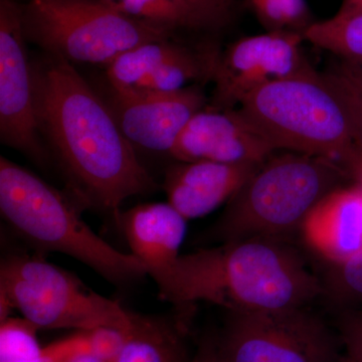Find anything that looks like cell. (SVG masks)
Listing matches in <instances>:
<instances>
[{
  "label": "cell",
  "mask_w": 362,
  "mask_h": 362,
  "mask_svg": "<svg viewBox=\"0 0 362 362\" xmlns=\"http://www.w3.org/2000/svg\"><path fill=\"white\" fill-rule=\"evenodd\" d=\"M35 112L78 206L109 214L119 225L121 206L151 194L156 183L126 139L104 98L73 64L52 54L33 62Z\"/></svg>",
  "instance_id": "6da1fadb"
},
{
  "label": "cell",
  "mask_w": 362,
  "mask_h": 362,
  "mask_svg": "<svg viewBox=\"0 0 362 362\" xmlns=\"http://www.w3.org/2000/svg\"><path fill=\"white\" fill-rule=\"evenodd\" d=\"M157 287L161 299L178 309L209 302L226 312L307 307L323 293L301 255L284 240L268 238L180 255Z\"/></svg>",
  "instance_id": "7a4b0ae2"
},
{
  "label": "cell",
  "mask_w": 362,
  "mask_h": 362,
  "mask_svg": "<svg viewBox=\"0 0 362 362\" xmlns=\"http://www.w3.org/2000/svg\"><path fill=\"white\" fill-rule=\"evenodd\" d=\"M240 114L275 151L335 162L351 175L362 149L341 98L314 69L252 90Z\"/></svg>",
  "instance_id": "3957f363"
},
{
  "label": "cell",
  "mask_w": 362,
  "mask_h": 362,
  "mask_svg": "<svg viewBox=\"0 0 362 362\" xmlns=\"http://www.w3.org/2000/svg\"><path fill=\"white\" fill-rule=\"evenodd\" d=\"M0 213L30 246L78 259L112 284L125 287L147 275L134 255L112 247L83 221L76 202L4 156L0 157Z\"/></svg>",
  "instance_id": "277c9868"
},
{
  "label": "cell",
  "mask_w": 362,
  "mask_h": 362,
  "mask_svg": "<svg viewBox=\"0 0 362 362\" xmlns=\"http://www.w3.org/2000/svg\"><path fill=\"white\" fill-rule=\"evenodd\" d=\"M349 173L335 162L284 151L273 154L230 201L209 235L223 243L285 240L326 194L342 187Z\"/></svg>",
  "instance_id": "5b68a950"
},
{
  "label": "cell",
  "mask_w": 362,
  "mask_h": 362,
  "mask_svg": "<svg viewBox=\"0 0 362 362\" xmlns=\"http://www.w3.org/2000/svg\"><path fill=\"white\" fill-rule=\"evenodd\" d=\"M0 321L16 309L37 329L128 332L132 313L76 276L39 257L7 255L0 263Z\"/></svg>",
  "instance_id": "8992f818"
},
{
  "label": "cell",
  "mask_w": 362,
  "mask_h": 362,
  "mask_svg": "<svg viewBox=\"0 0 362 362\" xmlns=\"http://www.w3.org/2000/svg\"><path fill=\"white\" fill-rule=\"evenodd\" d=\"M21 6L26 40L73 65L107 68L124 52L173 35L117 13L100 0H28Z\"/></svg>",
  "instance_id": "52a82bcc"
},
{
  "label": "cell",
  "mask_w": 362,
  "mask_h": 362,
  "mask_svg": "<svg viewBox=\"0 0 362 362\" xmlns=\"http://www.w3.org/2000/svg\"><path fill=\"white\" fill-rule=\"evenodd\" d=\"M226 313L221 362H341L338 338L307 307Z\"/></svg>",
  "instance_id": "ba28073f"
},
{
  "label": "cell",
  "mask_w": 362,
  "mask_h": 362,
  "mask_svg": "<svg viewBox=\"0 0 362 362\" xmlns=\"http://www.w3.org/2000/svg\"><path fill=\"white\" fill-rule=\"evenodd\" d=\"M26 42L21 4L0 0V140L47 168L49 154L40 139Z\"/></svg>",
  "instance_id": "9c48e42d"
},
{
  "label": "cell",
  "mask_w": 362,
  "mask_h": 362,
  "mask_svg": "<svg viewBox=\"0 0 362 362\" xmlns=\"http://www.w3.org/2000/svg\"><path fill=\"white\" fill-rule=\"evenodd\" d=\"M302 33L276 30L244 37L218 57L211 108L230 110L262 86L311 70Z\"/></svg>",
  "instance_id": "30bf717a"
},
{
  "label": "cell",
  "mask_w": 362,
  "mask_h": 362,
  "mask_svg": "<svg viewBox=\"0 0 362 362\" xmlns=\"http://www.w3.org/2000/svg\"><path fill=\"white\" fill-rule=\"evenodd\" d=\"M108 96L104 100L135 150L168 156L190 119L206 108V97L197 87L170 93L109 90Z\"/></svg>",
  "instance_id": "8fae6325"
},
{
  "label": "cell",
  "mask_w": 362,
  "mask_h": 362,
  "mask_svg": "<svg viewBox=\"0 0 362 362\" xmlns=\"http://www.w3.org/2000/svg\"><path fill=\"white\" fill-rule=\"evenodd\" d=\"M275 152L238 109L206 107L190 119L170 156L178 162L259 165Z\"/></svg>",
  "instance_id": "7c38bea8"
},
{
  "label": "cell",
  "mask_w": 362,
  "mask_h": 362,
  "mask_svg": "<svg viewBox=\"0 0 362 362\" xmlns=\"http://www.w3.org/2000/svg\"><path fill=\"white\" fill-rule=\"evenodd\" d=\"M259 165L177 161L166 170L163 189L168 204L194 220L230 201Z\"/></svg>",
  "instance_id": "4fadbf2b"
},
{
  "label": "cell",
  "mask_w": 362,
  "mask_h": 362,
  "mask_svg": "<svg viewBox=\"0 0 362 362\" xmlns=\"http://www.w3.org/2000/svg\"><path fill=\"white\" fill-rule=\"evenodd\" d=\"M312 252L331 264L362 251V187H340L321 199L300 228Z\"/></svg>",
  "instance_id": "5bb4252c"
},
{
  "label": "cell",
  "mask_w": 362,
  "mask_h": 362,
  "mask_svg": "<svg viewBox=\"0 0 362 362\" xmlns=\"http://www.w3.org/2000/svg\"><path fill=\"white\" fill-rule=\"evenodd\" d=\"M187 221L168 202L138 204L120 214L118 226L131 254L141 262L156 285L180 258Z\"/></svg>",
  "instance_id": "9a60e30c"
},
{
  "label": "cell",
  "mask_w": 362,
  "mask_h": 362,
  "mask_svg": "<svg viewBox=\"0 0 362 362\" xmlns=\"http://www.w3.org/2000/svg\"><path fill=\"white\" fill-rule=\"evenodd\" d=\"M176 310L170 317L132 313V326L115 362H192L187 345L192 313Z\"/></svg>",
  "instance_id": "2e32d148"
},
{
  "label": "cell",
  "mask_w": 362,
  "mask_h": 362,
  "mask_svg": "<svg viewBox=\"0 0 362 362\" xmlns=\"http://www.w3.org/2000/svg\"><path fill=\"white\" fill-rule=\"evenodd\" d=\"M302 35L306 42L362 71V7H341L332 18L313 21Z\"/></svg>",
  "instance_id": "e0dca14e"
},
{
  "label": "cell",
  "mask_w": 362,
  "mask_h": 362,
  "mask_svg": "<svg viewBox=\"0 0 362 362\" xmlns=\"http://www.w3.org/2000/svg\"><path fill=\"white\" fill-rule=\"evenodd\" d=\"M185 45L170 39L138 45L121 54L106 68L109 90L125 92L165 62L180 54Z\"/></svg>",
  "instance_id": "ac0fdd59"
},
{
  "label": "cell",
  "mask_w": 362,
  "mask_h": 362,
  "mask_svg": "<svg viewBox=\"0 0 362 362\" xmlns=\"http://www.w3.org/2000/svg\"><path fill=\"white\" fill-rule=\"evenodd\" d=\"M117 13L173 33L176 30L207 28L180 0H100Z\"/></svg>",
  "instance_id": "d6986e66"
},
{
  "label": "cell",
  "mask_w": 362,
  "mask_h": 362,
  "mask_svg": "<svg viewBox=\"0 0 362 362\" xmlns=\"http://www.w3.org/2000/svg\"><path fill=\"white\" fill-rule=\"evenodd\" d=\"M247 2L268 32L292 30L303 33L313 23L306 0H247Z\"/></svg>",
  "instance_id": "ffe728a7"
},
{
  "label": "cell",
  "mask_w": 362,
  "mask_h": 362,
  "mask_svg": "<svg viewBox=\"0 0 362 362\" xmlns=\"http://www.w3.org/2000/svg\"><path fill=\"white\" fill-rule=\"evenodd\" d=\"M322 295L340 306L362 305V251L338 264H331L322 281Z\"/></svg>",
  "instance_id": "44dd1931"
},
{
  "label": "cell",
  "mask_w": 362,
  "mask_h": 362,
  "mask_svg": "<svg viewBox=\"0 0 362 362\" xmlns=\"http://www.w3.org/2000/svg\"><path fill=\"white\" fill-rule=\"evenodd\" d=\"M37 328L26 319L7 318L0 327V362H30L42 354Z\"/></svg>",
  "instance_id": "7402d4cb"
},
{
  "label": "cell",
  "mask_w": 362,
  "mask_h": 362,
  "mask_svg": "<svg viewBox=\"0 0 362 362\" xmlns=\"http://www.w3.org/2000/svg\"><path fill=\"white\" fill-rule=\"evenodd\" d=\"M324 76L337 90L346 107L357 141L362 149V71L341 63Z\"/></svg>",
  "instance_id": "603a6c76"
},
{
  "label": "cell",
  "mask_w": 362,
  "mask_h": 362,
  "mask_svg": "<svg viewBox=\"0 0 362 362\" xmlns=\"http://www.w3.org/2000/svg\"><path fill=\"white\" fill-rule=\"evenodd\" d=\"M126 333L110 327L90 330L92 356L101 362H115L125 344Z\"/></svg>",
  "instance_id": "cb8c5ba5"
},
{
  "label": "cell",
  "mask_w": 362,
  "mask_h": 362,
  "mask_svg": "<svg viewBox=\"0 0 362 362\" xmlns=\"http://www.w3.org/2000/svg\"><path fill=\"white\" fill-rule=\"evenodd\" d=\"M204 23L207 28H218L230 21L233 0H180Z\"/></svg>",
  "instance_id": "d4e9b609"
},
{
  "label": "cell",
  "mask_w": 362,
  "mask_h": 362,
  "mask_svg": "<svg viewBox=\"0 0 362 362\" xmlns=\"http://www.w3.org/2000/svg\"><path fill=\"white\" fill-rule=\"evenodd\" d=\"M340 340L344 346V354L362 359V309L342 319Z\"/></svg>",
  "instance_id": "484cf974"
},
{
  "label": "cell",
  "mask_w": 362,
  "mask_h": 362,
  "mask_svg": "<svg viewBox=\"0 0 362 362\" xmlns=\"http://www.w3.org/2000/svg\"><path fill=\"white\" fill-rule=\"evenodd\" d=\"M192 362H221L218 354L216 339L206 338L201 343Z\"/></svg>",
  "instance_id": "4316f807"
},
{
  "label": "cell",
  "mask_w": 362,
  "mask_h": 362,
  "mask_svg": "<svg viewBox=\"0 0 362 362\" xmlns=\"http://www.w3.org/2000/svg\"><path fill=\"white\" fill-rule=\"evenodd\" d=\"M351 175L356 178L357 185L362 187V158L354 166V168L352 169Z\"/></svg>",
  "instance_id": "83f0119b"
},
{
  "label": "cell",
  "mask_w": 362,
  "mask_h": 362,
  "mask_svg": "<svg viewBox=\"0 0 362 362\" xmlns=\"http://www.w3.org/2000/svg\"><path fill=\"white\" fill-rule=\"evenodd\" d=\"M341 7L351 8V7H362V0H343Z\"/></svg>",
  "instance_id": "f1b7e54d"
},
{
  "label": "cell",
  "mask_w": 362,
  "mask_h": 362,
  "mask_svg": "<svg viewBox=\"0 0 362 362\" xmlns=\"http://www.w3.org/2000/svg\"><path fill=\"white\" fill-rule=\"evenodd\" d=\"M74 362H101L100 361H98L96 357H94L93 356H84L82 357H80V358L76 359Z\"/></svg>",
  "instance_id": "f546056e"
},
{
  "label": "cell",
  "mask_w": 362,
  "mask_h": 362,
  "mask_svg": "<svg viewBox=\"0 0 362 362\" xmlns=\"http://www.w3.org/2000/svg\"><path fill=\"white\" fill-rule=\"evenodd\" d=\"M341 362H362V359L346 356V354H343Z\"/></svg>",
  "instance_id": "4dcf8cb0"
}]
</instances>
